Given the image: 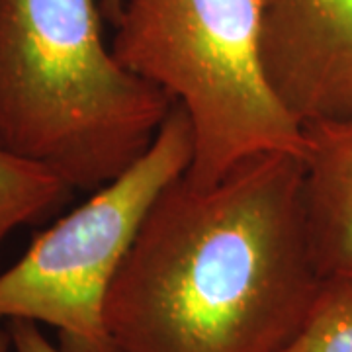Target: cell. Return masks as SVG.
Listing matches in <instances>:
<instances>
[{
    "mask_svg": "<svg viewBox=\"0 0 352 352\" xmlns=\"http://www.w3.org/2000/svg\"><path fill=\"white\" fill-rule=\"evenodd\" d=\"M102 22L100 0H0V141L71 190L127 170L176 104L116 59Z\"/></svg>",
    "mask_w": 352,
    "mask_h": 352,
    "instance_id": "cell-2",
    "label": "cell"
},
{
    "mask_svg": "<svg viewBox=\"0 0 352 352\" xmlns=\"http://www.w3.org/2000/svg\"><path fill=\"white\" fill-rule=\"evenodd\" d=\"M194 131L175 104L147 153L0 272V321L57 331L63 352H122L106 327V302L155 200L188 170Z\"/></svg>",
    "mask_w": 352,
    "mask_h": 352,
    "instance_id": "cell-4",
    "label": "cell"
},
{
    "mask_svg": "<svg viewBox=\"0 0 352 352\" xmlns=\"http://www.w3.org/2000/svg\"><path fill=\"white\" fill-rule=\"evenodd\" d=\"M325 278L311 252L298 153H264L210 186L155 200L106 302L122 352H280Z\"/></svg>",
    "mask_w": 352,
    "mask_h": 352,
    "instance_id": "cell-1",
    "label": "cell"
},
{
    "mask_svg": "<svg viewBox=\"0 0 352 352\" xmlns=\"http://www.w3.org/2000/svg\"><path fill=\"white\" fill-rule=\"evenodd\" d=\"M261 34L263 0H124L113 55L186 110L192 184L264 153L302 155V124L266 78Z\"/></svg>",
    "mask_w": 352,
    "mask_h": 352,
    "instance_id": "cell-3",
    "label": "cell"
},
{
    "mask_svg": "<svg viewBox=\"0 0 352 352\" xmlns=\"http://www.w3.org/2000/svg\"><path fill=\"white\" fill-rule=\"evenodd\" d=\"M6 329L12 342V352H63L59 344L55 346L51 340H47L41 327L34 321L14 319L6 323Z\"/></svg>",
    "mask_w": 352,
    "mask_h": 352,
    "instance_id": "cell-9",
    "label": "cell"
},
{
    "mask_svg": "<svg viewBox=\"0 0 352 352\" xmlns=\"http://www.w3.org/2000/svg\"><path fill=\"white\" fill-rule=\"evenodd\" d=\"M261 55L302 126L352 122V0H263Z\"/></svg>",
    "mask_w": 352,
    "mask_h": 352,
    "instance_id": "cell-5",
    "label": "cell"
},
{
    "mask_svg": "<svg viewBox=\"0 0 352 352\" xmlns=\"http://www.w3.org/2000/svg\"><path fill=\"white\" fill-rule=\"evenodd\" d=\"M69 192L71 186L53 170L16 155L0 141V249L12 231L45 217Z\"/></svg>",
    "mask_w": 352,
    "mask_h": 352,
    "instance_id": "cell-7",
    "label": "cell"
},
{
    "mask_svg": "<svg viewBox=\"0 0 352 352\" xmlns=\"http://www.w3.org/2000/svg\"><path fill=\"white\" fill-rule=\"evenodd\" d=\"M100 8L102 16L108 24H116L120 14H122V8H124V0H100Z\"/></svg>",
    "mask_w": 352,
    "mask_h": 352,
    "instance_id": "cell-10",
    "label": "cell"
},
{
    "mask_svg": "<svg viewBox=\"0 0 352 352\" xmlns=\"http://www.w3.org/2000/svg\"><path fill=\"white\" fill-rule=\"evenodd\" d=\"M0 352H12V342L6 327H0Z\"/></svg>",
    "mask_w": 352,
    "mask_h": 352,
    "instance_id": "cell-11",
    "label": "cell"
},
{
    "mask_svg": "<svg viewBox=\"0 0 352 352\" xmlns=\"http://www.w3.org/2000/svg\"><path fill=\"white\" fill-rule=\"evenodd\" d=\"M280 352H352V274L323 280L303 325Z\"/></svg>",
    "mask_w": 352,
    "mask_h": 352,
    "instance_id": "cell-8",
    "label": "cell"
},
{
    "mask_svg": "<svg viewBox=\"0 0 352 352\" xmlns=\"http://www.w3.org/2000/svg\"><path fill=\"white\" fill-rule=\"evenodd\" d=\"M303 196L321 278L352 274V122L303 124Z\"/></svg>",
    "mask_w": 352,
    "mask_h": 352,
    "instance_id": "cell-6",
    "label": "cell"
}]
</instances>
